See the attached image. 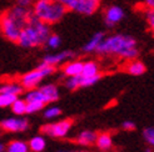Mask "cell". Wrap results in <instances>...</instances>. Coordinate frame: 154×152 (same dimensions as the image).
I'll return each instance as SVG.
<instances>
[{
    "label": "cell",
    "instance_id": "obj_1",
    "mask_svg": "<svg viewBox=\"0 0 154 152\" xmlns=\"http://www.w3.org/2000/svg\"><path fill=\"white\" fill-rule=\"evenodd\" d=\"M95 52L99 55H117L127 60H134L139 55V50L137 49V40L133 36L124 34L104 37Z\"/></svg>",
    "mask_w": 154,
    "mask_h": 152
},
{
    "label": "cell",
    "instance_id": "obj_2",
    "mask_svg": "<svg viewBox=\"0 0 154 152\" xmlns=\"http://www.w3.org/2000/svg\"><path fill=\"white\" fill-rule=\"evenodd\" d=\"M50 26L44 24L43 21H40L34 14H32L28 24L24 26V29L21 30L18 45H20L21 48H36L42 46L47 42L48 37L50 36Z\"/></svg>",
    "mask_w": 154,
    "mask_h": 152
},
{
    "label": "cell",
    "instance_id": "obj_3",
    "mask_svg": "<svg viewBox=\"0 0 154 152\" xmlns=\"http://www.w3.org/2000/svg\"><path fill=\"white\" fill-rule=\"evenodd\" d=\"M32 11L40 21L50 26L63 19L68 10L58 0H35Z\"/></svg>",
    "mask_w": 154,
    "mask_h": 152
},
{
    "label": "cell",
    "instance_id": "obj_4",
    "mask_svg": "<svg viewBox=\"0 0 154 152\" xmlns=\"http://www.w3.org/2000/svg\"><path fill=\"white\" fill-rule=\"evenodd\" d=\"M54 71H55V67L54 66H49L47 64L42 63L36 69L26 72L25 75H23L21 79H20V83H21L23 89L34 90L38 86V83H39L44 77H47L48 75L53 74Z\"/></svg>",
    "mask_w": 154,
    "mask_h": 152
},
{
    "label": "cell",
    "instance_id": "obj_5",
    "mask_svg": "<svg viewBox=\"0 0 154 152\" xmlns=\"http://www.w3.org/2000/svg\"><path fill=\"white\" fill-rule=\"evenodd\" d=\"M59 1L66 7L68 11H75L87 16L95 14L102 4V0H59Z\"/></svg>",
    "mask_w": 154,
    "mask_h": 152
},
{
    "label": "cell",
    "instance_id": "obj_6",
    "mask_svg": "<svg viewBox=\"0 0 154 152\" xmlns=\"http://www.w3.org/2000/svg\"><path fill=\"white\" fill-rule=\"evenodd\" d=\"M23 29H24V26L19 24L15 19H13L8 11L2 15V18H0V31L9 41L18 42Z\"/></svg>",
    "mask_w": 154,
    "mask_h": 152
},
{
    "label": "cell",
    "instance_id": "obj_7",
    "mask_svg": "<svg viewBox=\"0 0 154 152\" xmlns=\"http://www.w3.org/2000/svg\"><path fill=\"white\" fill-rule=\"evenodd\" d=\"M72 126H73V120L65 118V120H61L55 124H48V125L42 126L40 132L44 135L51 136V137L61 139V137H65L69 130L72 128Z\"/></svg>",
    "mask_w": 154,
    "mask_h": 152
},
{
    "label": "cell",
    "instance_id": "obj_8",
    "mask_svg": "<svg viewBox=\"0 0 154 152\" xmlns=\"http://www.w3.org/2000/svg\"><path fill=\"white\" fill-rule=\"evenodd\" d=\"M125 14L124 10L118 5H110L106 7L104 11V22L108 28H113L115 24H118L119 21L124 19Z\"/></svg>",
    "mask_w": 154,
    "mask_h": 152
},
{
    "label": "cell",
    "instance_id": "obj_9",
    "mask_svg": "<svg viewBox=\"0 0 154 152\" xmlns=\"http://www.w3.org/2000/svg\"><path fill=\"white\" fill-rule=\"evenodd\" d=\"M0 127L6 132L25 131L29 127V122L25 118H6L0 122Z\"/></svg>",
    "mask_w": 154,
    "mask_h": 152
},
{
    "label": "cell",
    "instance_id": "obj_10",
    "mask_svg": "<svg viewBox=\"0 0 154 152\" xmlns=\"http://www.w3.org/2000/svg\"><path fill=\"white\" fill-rule=\"evenodd\" d=\"M75 56V52L72 51V50H64L59 52V54H53V55H47L44 56L43 59V63L47 64L49 66H55L60 63L65 61V60H69V59H73Z\"/></svg>",
    "mask_w": 154,
    "mask_h": 152
},
{
    "label": "cell",
    "instance_id": "obj_11",
    "mask_svg": "<svg viewBox=\"0 0 154 152\" xmlns=\"http://www.w3.org/2000/svg\"><path fill=\"white\" fill-rule=\"evenodd\" d=\"M83 61H69L68 64H65L63 66V72L64 75H66L68 77H73V76H79L82 75L83 71Z\"/></svg>",
    "mask_w": 154,
    "mask_h": 152
},
{
    "label": "cell",
    "instance_id": "obj_12",
    "mask_svg": "<svg viewBox=\"0 0 154 152\" xmlns=\"http://www.w3.org/2000/svg\"><path fill=\"white\" fill-rule=\"evenodd\" d=\"M98 135L94 131H83L78 135V137L75 139V142L79 143V145L83 146H90V145H94L95 141H97Z\"/></svg>",
    "mask_w": 154,
    "mask_h": 152
},
{
    "label": "cell",
    "instance_id": "obj_13",
    "mask_svg": "<svg viewBox=\"0 0 154 152\" xmlns=\"http://www.w3.org/2000/svg\"><path fill=\"white\" fill-rule=\"evenodd\" d=\"M145 70H147V67L139 60H130L125 66V71L133 76H140L145 72Z\"/></svg>",
    "mask_w": 154,
    "mask_h": 152
},
{
    "label": "cell",
    "instance_id": "obj_14",
    "mask_svg": "<svg viewBox=\"0 0 154 152\" xmlns=\"http://www.w3.org/2000/svg\"><path fill=\"white\" fill-rule=\"evenodd\" d=\"M104 36L105 35H104L103 31L95 33L93 36H91V39L83 46V51L84 52H93V51H95L97 48L99 46V44H100L104 40Z\"/></svg>",
    "mask_w": 154,
    "mask_h": 152
},
{
    "label": "cell",
    "instance_id": "obj_15",
    "mask_svg": "<svg viewBox=\"0 0 154 152\" xmlns=\"http://www.w3.org/2000/svg\"><path fill=\"white\" fill-rule=\"evenodd\" d=\"M42 91V94L44 95V97L47 98V102H54L59 98V91L58 87L55 85H44L39 89Z\"/></svg>",
    "mask_w": 154,
    "mask_h": 152
},
{
    "label": "cell",
    "instance_id": "obj_16",
    "mask_svg": "<svg viewBox=\"0 0 154 152\" xmlns=\"http://www.w3.org/2000/svg\"><path fill=\"white\" fill-rule=\"evenodd\" d=\"M95 145L98 146L99 150L102 151H108L113 146V139L109 132H102L100 135H98Z\"/></svg>",
    "mask_w": 154,
    "mask_h": 152
},
{
    "label": "cell",
    "instance_id": "obj_17",
    "mask_svg": "<svg viewBox=\"0 0 154 152\" xmlns=\"http://www.w3.org/2000/svg\"><path fill=\"white\" fill-rule=\"evenodd\" d=\"M99 74V65L95 61H87L83 65V71H82V76L83 77H91V76H95Z\"/></svg>",
    "mask_w": 154,
    "mask_h": 152
},
{
    "label": "cell",
    "instance_id": "obj_18",
    "mask_svg": "<svg viewBox=\"0 0 154 152\" xmlns=\"http://www.w3.org/2000/svg\"><path fill=\"white\" fill-rule=\"evenodd\" d=\"M23 86L17 82L5 83V85H0V94H11V95H19L23 92Z\"/></svg>",
    "mask_w": 154,
    "mask_h": 152
},
{
    "label": "cell",
    "instance_id": "obj_19",
    "mask_svg": "<svg viewBox=\"0 0 154 152\" xmlns=\"http://www.w3.org/2000/svg\"><path fill=\"white\" fill-rule=\"evenodd\" d=\"M29 148L33 152H40L45 148V139L43 136H35L29 141Z\"/></svg>",
    "mask_w": 154,
    "mask_h": 152
},
{
    "label": "cell",
    "instance_id": "obj_20",
    "mask_svg": "<svg viewBox=\"0 0 154 152\" xmlns=\"http://www.w3.org/2000/svg\"><path fill=\"white\" fill-rule=\"evenodd\" d=\"M29 151V146L24 141H11L9 142V145L6 147V152H28Z\"/></svg>",
    "mask_w": 154,
    "mask_h": 152
},
{
    "label": "cell",
    "instance_id": "obj_21",
    "mask_svg": "<svg viewBox=\"0 0 154 152\" xmlns=\"http://www.w3.org/2000/svg\"><path fill=\"white\" fill-rule=\"evenodd\" d=\"M25 101L26 102H32V101H40L44 104L47 102V98L44 97V95L42 94V91L39 89H34V90H29V92L25 96Z\"/></svg>",
    "mask_w": 154,
    "mask_h": 152
},
{
    "label": "cell",
    "instance_id": "obj_22",
    "mask_svg": "<svg viewBox=\"0 0 154 152\" xmlns=\"http://www.w3.org/2000/svg\"><path fill=\"white\" fill-rule=\"evenodd\" d=\"M11 111L17 115H23V113H26V101L21 100V98H17L14 101V104L11 105Z\"/></svg>",
    "mask_w": 154,
    "mask_h": 152
},
{
    "label": "cell",
    "instance_id": "obj_23",
    "mask_svg": "<svg viewBox=\"0 0 154 152\" xmlns=\"http://www.w3.org/2000/svg\"><path fill=\"white\" fill-rule=\"evenodd\" d=\"M17 98H18L17 95L0 94V107H8V106H11Z\"/></svg>",
    "mask_w": 154,
    "mask_h": 152
},
{
    "label": "cell",
    "instance_id": "obj_24",
    "mask_svg": "<svg viewBox=\"0 0 154 152\" xmlns=\"http://www.w3.org/2000/svg\"><path fill=\"white\" fill-rule=\"evenodd\" d=\"M80 83H82V75L79 76H73V77H69L66 81H65V87L69 89V90H76L80 87Z\"/></svg>",
    "mask_w": 154,
    "mask_h": 152
},
{
    "label": "cell",
    "instance_id": "obj_25",
    "mask_svg": "<svg viewBox=\"0 0 154 152\" xmlns=\"http://www.w3.org/2000/svg\"><path fill=\"white\" fill-rule=\"evenodd\" d=\"M47 104L40 102V101H32L26 102V113H35L39 110H42Z\"/></svg>",
    "mask_w": 154,
    "mask_h": 152
},
{
    "label": "cell",
    "instance_id": "obj_26",
    "mask_svg": "<svg viewBox=\"0 0 154 152\" xmlns=\"http://www.w3.org/2000/svg\"><path fill=\"white\" fill-rule=\"evenodd\" d=\"M100 79H102V75H100V74H98V75H95V76H91V77H83V76H82L80 87H89V86H93L94 83H97Z\"/></svg>",
    "mask_w": 154,
    "mask_h": 152
},
{
    "label": "cell",
    "instance_id": "obj_27",
    "mask_svg": "<svg viewBox=\"0 0 154 152\" xmlns=\"http://www.w3.org/2000/svg\"><path fill=\"white\" fill-rule=\"evenodd\" d=\"M60 36L59 35H57V34H50V36L48 37V40H47V44L48 45V48H50V49H57L59 45H60Z\"/></svg>",
    "mask_w": 154,
    "mask_h": 152
},
{
    "label": "cell",
    "instance_id": "obj_28",
    "mask_svg": "<svg viewBox=\"0 0 154 152\" xmlns=\"http://www.w3.org/2000/svg\"><path fill=\"white\" fill-rule=\"evenodd\" d=\"M144 140L147 141L150 146H154V127H148L143 131Z\"/></svg>",
    "mask_w": 154,
    "mask_h": 152
},
{
    "label": "cell",
    "instance_id": "obj_29",
    "mask_svg": "<svg viewBox=\"0 0 154 152\" xmlns=\"http://www.w3.org/2000/svg\"><path fill=\"white\" fill-rule=\"evenodd\" d=\"M145 20H147V24L149 25L150 30L154 33V9H147L144 13Z\"/></svg>",
    "mask_w": 154,
    "mask_h": 152
},
{
    "label": "cell",
    "instance_id": "obj_30",
    "mask_svg": "<svg viewBox=\"0 0 154 152\" xmlns=\"http://www.w3.org/2000/svg\"><path fill=\"white\" fill-rule=\"evenodd\" d=\"M60 113H61V110L59 107H50L44 112V117L45 118H53V117L59 116Z\"/></svg>",
    "mask_w": 154,
    "mask_h": 152
},
{
    "label": "cell",
    "instance_id": "obj_31",
    "mask_svg": "<svg viewBox=\"0 0 154 152\" xmlns=\"http://www.w3.org/2000/svg\"><path fill=\"white\" fill-rule=\"evenodd\" d=\"M35 0H15V5H19L21 7H26V9H30L33 7Z\"/></svg>",
    "mask_w": 154,
    "mask_h": 152
},
{
    "label": "cell",
    "instance_id": "obj_32",
    "mask_svg": "<svg viewBox=\"0 0 154 152\" xmlns=\"http://www.w3.org/2000/svg\"><path fill=\"white\" fill-rule=\"evenodd\" d=\"M123 128L127 131H133V130H135V125L132 121H125V122L123 124Z\"/></svg>",
    "mask_w": 154,
    "mask_h": 152
},
{
    "label": "cell",
    "instance_id": "obj_33",
    "mask_svg": "<svg viewBox=\"0 0 154 152\" xmlns=\"http://www.w3.org/2000/svg\"><path fill=\"white\" fill-rule=\"evenodd\" d=\"M144 4L148 9H154V0H144Z\"/></svg>",
    "mask_w": 154,
    "mask_h": 152
},
{
    "label": "cell",
    "instance_id": "obj_34",
    "mask_svg": "<svg viewBox=\"0 0 154 152\" xmlns=\"http://www.w3.org/2000/svg\"><path fill=\"white\" fill-rule=\"evenodd\" d=\"M4 150H5L4 145H3V143H0V152H4Z\"/></svg>",
    "mask_w": 154,
    "mask_h": 152
},
{
    "label": "cell",
    "instance_id": "obj_35",
    "mask_svg": "<svg viewBox=\"0 0 154 152\" xmlns=\"http://www.w3.org/2000/svg\"><path fill=\"white\" fill-rule=\"evenodd\" d=\"M80 152H87V151H80Z\"/></svg>",
    "mask_w": 154,
    "mask_h": 152
},
{
    "label": "cell",
    "instance_id": "obj_36",
    "mask_svg": "<svg viewBox=\"0 0 154 152\" xmlns=\"http://www.w3.org/2000/svg\"><path fill=\"white\" fill-rule=\"evenodd\" d=\"M58 1H59V0H58Z\"/></svg>",
    "mask_w": 154,
    "mask_h": 152
}]
</instances>
